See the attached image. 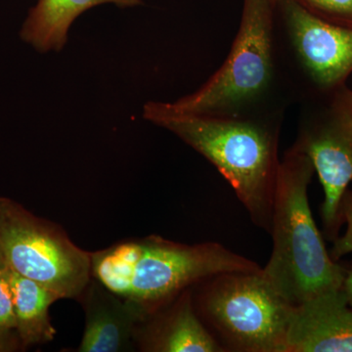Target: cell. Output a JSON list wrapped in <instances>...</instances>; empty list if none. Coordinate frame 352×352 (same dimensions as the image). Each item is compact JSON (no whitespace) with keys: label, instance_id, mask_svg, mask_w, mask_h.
<instances>
[{"label":"cell","instance_id":"obj_13","mask_svg":"<svg viewBox=\"0 0 352 352\" xmlns=\"http://www.w3.org/2000/svg\"><path fill=\"white\" fill-rule=\"evenodd\" d=\"M16 333L23 349L47 344L56 336L50 309L59 296L31 279L11 270Z\"/></svg>","mask_w":352,"mask_h":352},{"label":"cell","instance_id":"obj_15","mask_svg":"<svg viewBox=\"0 0 352 352\" xmlns=\"http://www.w3.org/2000/svg\"><path fill=\"white\" fill-rule=\"evenodd\" d=\"M0 338L18 342L21 346L19 338L16 333L11 270L1 256H0Z\"/></svg>","mask_w":352,"mask_h":352},{"label":"cell","instance_id":"obj_5","mask_svg":"<svg viewBox=\"0 0 352 352\" xmlns=\"http://www.w3.org/2000/svg\"><path fill=\"white\" fill-rule=\"evenodd\" d=\"M197 312L226 351L286 352L293 314L259 273H222L193 289Z\"/></svg>","mask_w":352,"mask_h":352},{"label":"cell","instance_id":"obj_1","mask_svg":"<svg viewBox=\"0 0 352 352\" xmlns=\"http://www.w3.org/2000/svg\"><path fill=\"white\" fill-rule=\"evenodd\" d=\"M284 113L210 117L168 112L149 102L144 118L175 133L230 183L254 226L270 233Z\"/></svg>","mask_w":352,"mask_h":352},{"label":"cell","instance_id":"obj_7","mask_svg":"<svg viewBox=\"0 0 352 352\" xmlns=\"http://www.w3.org/2000/svg\"><path fill=\"white\" fill-rule=\"evenodd\" d=\"M0 256L21 276L61 298L78 300L91 279V254L63 229L0 197Z\"/></svg>","mask_w":352,"mask_h":352},{"label":"cell","instance_id":"obj_2","mask_svg":"<svg viewBox=\"0 0 352 352\" xmlns=\"http://www.w3.org/2000/svg\"><path fill=\"white\" fill-rule=\"evenodd\" d=\"M91 275L109 291L152 315L186 289L222 273L263 271L217 242L186 245L150 236L91 254Z\"/></svg>","mask_w":352,"mask_h":352},{"label":"cell","instance_id":"obj_17","mask_svg":"<svg viewBox=\"0 0 352 352\" xmlns=\"http://www.w3.org/2000/svg\"><path fill=\"white\" fill-rule=\"evenodd\" d=\"M342 288L344 295L346 296L349 307L352 308V267L349 270H346V274H344Z\"/></svg>","mask_w":352,"mask_h":352},{"label":"cell","instance_id":"obj_4","mask_svg":"<svg viewBox=\"0 0 352 352\" xmlns=\"http://www.w3.org/2000/svg\"><path fill=\"white\" fill-rule=\"evenodd\" d=\"M314 173L311 160L289 148L280 164L273 203L272 252L263 275L293 307L342 287L346 274L326 249L310 210L308 187Z\"/></svg>","mask_w":352,"mask_h":352},{"label":"cell","instance_id":"obj_3","mask_svg":"<svg viewBox=\"0 0 352 352\" xmlns=\"http://www.w3.org/2000/svg\"><path fill=\"white\" fill-rule=\"evenodd\" d=\"M278 0H244L237 36L226 61L194 94L166 111L210 117L284 113L292 102L276 41Z\"/></svg>","mask_w":352,"mask_h":352},{"label":"cell","instance_id":"obj_14","mask_svg":"<svg viewBox=\"0 0 352 352\" xmlns=\"http://www.w3.org/2000/svg\"><path fill=\"white\" fill-rule=\"evenodd\" d=\"M319 19L352 29V0H291Z\"/></svg>","mask_w":352,"mask_h":352},{"label":"cell","instance_id":"obj_8","mask_svg":"<svg viewBox=\"0 0 352 352\" xmlns=\"http://www.w3.org/2000/svg\"><path fill=\"white\" fill-rule=\"evenodd\" d=\"M307 104L292 147L314 164L324 190V234L333 241L344 223L342 199L352 182V90L346 85Z\"/></svg>","mask_w":352,"mask_h":352},{"label":"cell","instance_id":"obj_10","mask_svg":"<svg viewBox=\"0 0 352 352\" xmlns=\"http://www.w3.org/2000/svg\"><path fill=\"white\" fill-rule=\"evenodd\" d=\"M286 352H352V308L342 287L294 307Z\"/></svg>","mask_w":352,"mask_h":352},{"label":"cell","instance_id":"obj_9","mask_svg":"<svg viewBox=\"0 0 352 352\" xmlns=\"http://www.w3.org/2000/svg\"><path fill=\"white\" fill-rule=\"evenodd\" d=\"M85 323L78 352L134 351L140 326L150 315L138 302L109 291L91 277L78 298Z\"/></svg>","mask_w":352,"mask_h":352},{"label":"cell","instance_id":"obj_18","mask_svg":"<svg viewBox=\"0 0 352 352\" xmlns=\"http://www.w3.org/2000/svg\"><path fill=\"white\" fill-rule=\"evenodd\" d=\"M18 349H22L18 342L0 338V352L14 351H17Z\"/></svg>","mask_w":352,"mask_h":352},{"label":"cell","instance_id":"obj_16","mask_svg":"<svg viewBox=\"0 0 352 352\" xmlns=\"http://www.w3.org/2000/svg\"><path fill=\"white\" fill-rule=\"evenodd\" d=\"M342 214L344 223L346 224V232L342 236H338L333 241L331 256L333 261H339L342 256L352 252V192L347 190L346 195L342 199Z\"/></svg>","mask_w":352,"mask_h":352},{"label":"cell","instance_id":"obj_11","mask_svg":"<svg viewBox=\"0 0 352 352\" xmlns=\"http://www.w3.org/2000/svg\"><path fill=\"white\" fill-rule=\"evenodd\" d=\"M136 347L146 352H226L197 312L193 288L150 315L139 328Z\"/></svg>","mask_w":352,"mask_h":352},{"label":"cell","instance_id":"obj_19","mask_svg":"<svg viewBox=\"0 0 352 352\" xmlns=\"http://www.w3.org/2000/svg\"><path fill=\"white\" fill-rule=\"evenodd\" d=\"M351 191L352 192V190H351Z\"/></svg>","mask_w":352,"mask_h":352},{"label":"cell","instance_id":"obj_12","mask_svg":"<svg viewBox=\"0 0 352 352\" xmlns=\"http://www.w3.org/2000/svg\"><path fill=\"white\" fill-rule=\"evenodd\" d=\"M113 3L120 7L139 6L141 0H38L31 9L21 31L25 43L39 52L59 51L67 43L74 21L92 7Z\"/></svg>","mask_w":352,"mask_h":352},{"label":"cell","instance_id":"obj_6","mask_svg":"<svg viewBox=\"0 0 352 352\" xmlns=\"http://www.w3.org/2000/svg\"><path fill=\"white\" fill-rule=\"evenodd\" d=\"M280 67L292 100L310 101L346 85L352 29L319 19L291 0H278Z\"/></svg>","mask_w":352,"mask_h":352}]
</instances>
